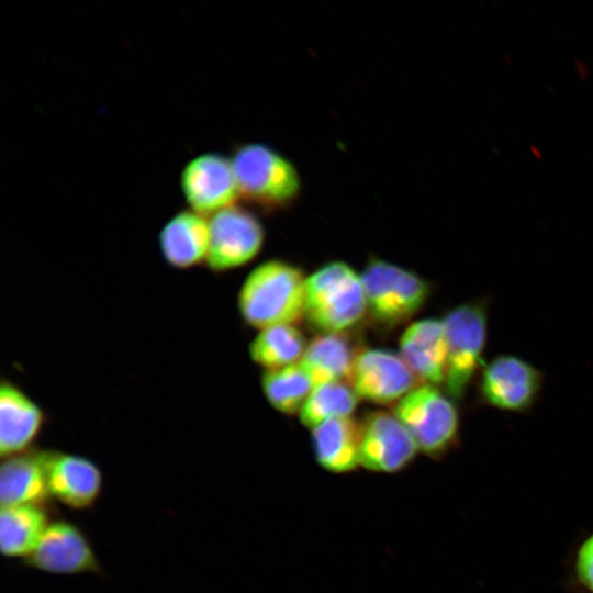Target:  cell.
Returning a JSON list of instances; mask_svg holds the SVG:
<instances>
[{
	"instance_id": "1",
	"label": "cell",
	"mask_w": 593,
	"mask_h": 593,
	"mask_svg": "<svg viewBox=\"0 0 593 593\" xmlns=\"http://www.w3.org/2000/svg\"><path fill=\"white\" fill-rule=\"evenodd\" d=\"M305 282L303 271L282 260H268L255 267L237 295L239 314L249 326L293 324L304 316Z\"/></svg>"
},
{
	"instance_id": "2",
	"label": "cell",
	"mask_w": 593,
	"mask_h": 593,
	"mask_svg": "<svg viewBox=\"0 0 593 593\" xmlns=\"http://www.w3.org/2000/svg\"><path fill=\"white\" fill-rule=\"evenodd\" d=\"M367 311L361 275L346 262H328L306 277L304 316L318 331L343 333Z\"/></svg>"
},
{
	"instance_id": "3",
	"label": "cell",
	"mask_w": 593,
	"mask_h": 593,
	"mask_svg": "<svg viewBox=\"0 0 593 593\" xmlns=\"http://www.w3.org/2000/svg\"><path fill=\"white\" fill-rule=\"evenodd\" d=\"M232 165L239 197L265 211L288 208L301 192L295 166L276 149L247 143L235 149Z\"/></svg>"
},
{
	"instance_id": "4",
	"label": "cell",
	"mask_w": 593,
	"mask_h": 593,
	"mask_svg": "<svg viewBox=\"0 0 593 593\" xmlns=\"http://www.w3.org/2000/svg\"><path fill=\"white\" fill-rule=\"evenodd\" d=\"M393 414L425 455L440 458L457 446L458 410L454 399L436 385H417L396 402Z\"/></svg>"
},
{
	"instance_id": "5",
	"label": "cell",
	"mask_w": 593,
	"mask_h": 593,
	"mask_svg": "<svg viewBox=\"0 0 593 593\" xmlns=\"http://www.w3.org/2000/svg\"><path fill=\"white\" fill-rule=\"evenodd\" d=\"M447 343L445 387L454 400L461 399L475 371L482 367L488 335V305L471 301L450 310L443 318Z\"/></svg>"
},
{
	"instance_id": "6",
	"label": "cell",
	"mask_w": 593,
	"mask_h": 593,
	"mask_svg": "<svg viewBox=\"0 0 593 593\" xmlns=\"http://www.w3.org/2000/svg\"><path fill=\"white\" fill-rule=\"evenodd\" d=\"M367 306L383 325H398L416 314L429 296L428 283L413 271L373 259L361 273Z\"/></svg>"
},
{
	"instance_id": "7",
	"label": "cell",
	"mask_w": 593,
	"mask_h": 593,
	"mask_svg": "<svg viewBox=\"0 0 593 593\" xmlns=\"http://www.w3.org/2000/svg\"><path fill=\"white\" fill-rule=\"evenodd\" d=\"M210 244L205 265L212 272H225L251 261L260 251L265 230L250 211L232 205L209 220Z\"/></svg>"
},
{
	"instance_id": "8",
	"label": "cell",
	"mask_w": 593,
	"mask_h": 593,
	"mask_svg": "<svg viewBox=\"0 0 593 593\" xmlns=\"http://www.w3.org/2000/svg\"><path fill=\"white\" fill-rule=\"evenodd\" d=\"M541 385V372L528 361L500 355L482 365L478 389L482 402L490 406L525 412L536 402Z\"/></svg>"
},
{
	"instance_id": "9",
	"label": "cell",
	"mask_w": 593,
	"mask_h": 593,
	"mask_svg": "<svg viewBox=\"0 0 593 593\" xmlns=\"http://www.w3.org/2000/svg\"><path fill=\"white\" fill-rule=\"evenodd\" d=\"M180 183L191 210L203 216L235 205L239 198L232 160L220 154L206 153L191 159Z\"/></svg>"
},
{
	"instance_id": "10",
	"label": "cell",
	"mask_w": 593,
	"mask_h": 593,
	"mask_svg": "<svg viewBox=\"0 0 593 593\" xmlns=\"http://www.w3.org/2000/svg\"><path fill=\"white\" fill-rule=\"evenodd\" d=\"M348 383L356 394L377 404L399 402L418 385V379L400 355L384 349L358 353Z\"/></svg>"
},
{
	"instance_id": "11",
	"label": "cell",
	"mask_w": 593,
	"mask_h": 593,
	"mask_svg": "<svg viewBox=\"0 0 593 593\" xmlns=\"http://www.w3.org/2000/svg\"><path fill=\"white\" fill-rule=\"evenodd\" d=\"M418 448L394 414L373 412L360 423V465L380 473L403 470Z\"/></svg>"
},
{
	"instance_id": "12",
	"label": "cell",
	"mask_w": 593,
	"mask_h": 593,
	"mask_svg": "<svg viewBox=\"0 0 593 593\" xmlns=\"http://www.w3.org/2000/svg\"><path fill=\"white\" fill-rule=\"evenodd\" d=\"M25 562L53 573L99 571L98 560L86 536L77 526L65 521L48 525Z\"/></svg>"
},
{
	"instance_id": "13",
	"label": "cell",
	"mask_w": 593,
	"mask_h": 593,
	"mask_svg": "<svg viewBox=\"0 0 593 593\" xmlns=\"http://www.w3.org/2000/svg\"><path fill=\"white\" fill-rule=\"evenodd\" d=\"M46 424L42 406L8 379L0 383V455L8 458L31 450Z\"/></svg>"
},
{
	"instance_id": "14",
	"label": "cell",
	"mask_w": 593,
	"mask_h": 593,
	"mask_svg": "<svg viewBox=\"0 0 593 593\" xmlns=\"http://www.w3.org/2000/svg\"><path fill=\"white\" fill-rule=\"evenodd\" d=\"M48 491L74 508H87L98 499L102 475L90 459L72 454L43 450Z\"/></svg>"
},
{
	"instance_id": "15",
	"label": "cell",
	"mask_w": 593,
	"mask_h": 593,
	"mask_svg": "<svg viewBox=\"0 0 593 593\" xmlns=\"http://www.w3.org/2000/svg\"><path fill=\"white\" fill-rule=\"evenodd\" d=\"M400 356L422 382L444 383L447 363L444 321L424 318L411 324L401 336Z\"/></svg>"
},
{
	"instance_id": "16",
	"label": "cell",
	"mask_w": 593,
	"mask_h": 593,
	"mask_svg": "<svg viewBox=\"0 0 593 593\" xmlns=\"http://www.w3.org/2000/svg\"><path fill=\"white\" fill-rule=\"evenodd\" d=\"M158 243L165 262L174 269L188 270L205 265L209 221L192 210H182L163 226Z\"/></svg>"
},
{
	"instance_id": "17",
	"label": "cell",
	"mask_w": 593,
	"mask_h": 593,
	"mask_svg": "<svg viewBox=\"0 0 593 593\" xmlns=\"http://www.w3.org/2000/svg\"><path fill=\"white\" fill-rule=\"evenodd\" d=\"M49 496L43 450L31 449L4 458L0 470L2 507L42 504Z\"/></svg>"
},
{
	"instance_id": "18",
	"label": "cell",
	"mask_w": 593,
	"mask_h": 593,
	"mask_svg": "<svg viewBox=\"0 0 593 593\" xmlns=\"http://www.w3.org/2000/svg\"><path fill=\"white\" fill-rule=\"evenodd\" d=\"M320 466L333 473H347L360 465V423L350 416L325 422L312 429Z\"/></svg>"
},
{
	"instance_id": "19",
	"label": "cell",
	"mask_w": 593,
	"mask_h": 593,
	"mask_svg": "<svg viewBox=\"0 0 593 593\" xmlns=\"http://www.w3.org/2000/svg\"><path fill=\"white\" fill-rule=\"evenodd\" d=\"M358 353L343 333H323L305 348L300 365L314 387L348 379Z\"/></svg>"
},
{
	"instance_id": "20",
	"label": "cell",
	"mask_w": 593,
	"mask_h": 593,
	"mask_svg": "<svg viewBox=\"0 0 593 593\" xmlns=\"http://www.w3.org/2000/svg\"><path fill=\"white\" fill-rule=\"evenodd\" d=\"M48 527V516L33 504L2 507L0 515V544L9 557L27 556Z\"/></svg>"
},
{
	"instance_id": "21",
	"label": "cell",
	"mask_w": 593,
	"mask_h": 593,
	"mask_svg": "<svg viewBox=\"0 0 593 593\" xmlns=\"http://www.w3.org/2000/svg\"><path fill=\"white\" fill-rule=\"evenodd\" d=\"M305 338L293 324L260 329L249 344L251 360L272 370L299 362L305 351Z\"/></svg>"
},
{
	"instance_id": "22",
	"label": "cell",
	"mask_w": 593,
	"mask_h": 593,
	"mask_svg": "<svg viewBox=\"0 0 593 593\" xmlns=\"http://www.w3.org/2000/svg\"><path fill=\"white\" fill-rule=\"evenodd\" d=\"M261 387L270 405L284 414L300 412L314 389L300 362L266 370L261 378Z\"/></svg>"
},
{
	"instance_id": "23",
	"label": "cell",
	"mask_w": 593,
	"mask_h": 593,
	"mask_svg": "<svg viewBox=\"0 0 593 593\" xmlns=\"http://www.w3.org/2000/svg\"><path fill=\"white\" fill-rule=\"evenodd\" d=\"M358 398L353 387L344 381L316 385L300 411V421L313 429L331 419L348 417Z\"/></svg>"
},
{
	"instance_id": "24",
	"label": "cell",
	"mask_w": 593,
	"mask_h": 593,
	"mask_svg": "<svg viewBox=\"0 0 593 593\" xmlns=\"http://www.w3.org/2000/svg\"><path fill=\"white\" fill-rule=\"evenodd\" d=\"M566 562V588L571 593H593V529L577 539Z\"/></svg>"
}]
</instances>
